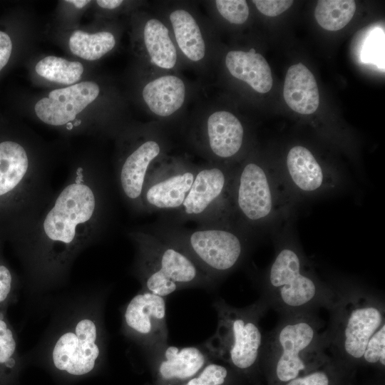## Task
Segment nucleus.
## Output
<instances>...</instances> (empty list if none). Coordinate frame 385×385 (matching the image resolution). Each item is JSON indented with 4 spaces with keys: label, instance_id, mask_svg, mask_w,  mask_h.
<instances>
[{
    "label": "nucleus",
    "instance_id": "f257e3e1",
    "mask_svg": "<svg viewBox=\"0 0 385 385\" xmlns=\"http://www.w3.org/2000/svg\"><path fill=\"white\" fill-rule=\"evenodd\" d=\"M107 175L78 163L34 222L13 242L36 302L68 283L81 253L103 237L111 212Z\"/></svg>",
    "mask_w": 385,
    "mask_h": 385
},
{
    "label": "nucleus",
    "instance_id": "f03ea898",
    "mask_svg": "<svg viewBox=\"0 0 385 385\" xmlns=\"http://www.w3.org/2000/svg\"><path fill=\"white\" fill-rule=\"evenodd\" d=\"M108 292L105 286L88 285L37 301L49 307L50 317L36 345L24 356L26 365L43 369L56 385H76L98 374L108 354L104 313Z\"/></svg>",
    "mask_w": 385,
    "mask_h": 385
},
{
    "label": "nucleus",
    "instance_id": "7ed1b4c3",
    "mask_svg": "<svg viewBox=\"0 0 385 385\" xmlns=\"http://www.w3.org/2000/svg\"><path fill=\"white\" fill-rule=\"evenodd\" d=\"M48 170L21 143L0 142V240L24 234L51 200Z\"/></svg>",
    "mask_w": 385,
    "mask_h": 385
},
{
    "label": "nucleus",
    "instance_id": "20e7f679",
    "mask_svg": "<svg viewBox=\"0 0 385 385\" xmlns=\"http://www.w3.org/2000/svg\"><path fill=\"white\" fill-rule=\"evenodd\" d=\"M149 230L182 250L215 282L240 266L252 238L234 223L192 229L162 219Z\"/></svg>",
    "mask_w": 385,
    "mask_h": 385
},
{
    "label": "nucleus",
    "instance_id": "39448f33",
    "mask_svg": "<svg viewBox=\"0 0 385 385\" xmlns=\"http://www.w3.org/2000/svg\"><path fill=\"white\" fill-rule=\"evenodd\" d=\"M232 206L233 223L252 237L278 226L294 207L277 173L253 160L235 168Z\"/></svg>",
    "mask_w": 385,
    "mask_h": 385
},
{
    "label": "nucleus",
    "instance_id": "423d86ee",
    "mask_svg": "<svg viewBox=\"0 0 385 385\" xmlns=\"http://www.w3.org/2000/svg\"><path fill=\"white\" fill-rule=\"evenodd\" d=\"M135 247L132 273L141 289L166 297L178 290L215 282L182 250L149 230L128 232Z\"/></svg>",
    "mask_w": 385,
    "mask_h": 385
},
{
    "label": "nucleus",
    "instance_id": "0eeeda50",
    "mask_svg": "<svg viewBox=\"0 0 385 385\" xmlns=\"http://www.w3.org/2000/svg\"><path fill=\"white\" fill-rule=\"evenodd\" d=\"M279 232L274 259L264 277V288L280 308L297 312L319 299L322 285L309 270L289 227Z\"/></svg>",
    "mask_w": 385,
    "mask_h": 385
},
{
    "label": "nucleus",
    "instance_id": "6e6552de",
    "mask_svg": "<svg viewBox=\"0 0 385 385\" xmlns=\"http://www.w3.org/2000/svg\"><path fill=\"white\" fill-rule=\"evenodd\" d=\"M214 307L217 313V327L203 346L212 359L227 361L240 370L250 369L262 354L265 341L259 325L262 304L239 309L219 299Z\"/></svg>",
    "mask_w": 385,
    "mask_h": 385
},
{
    "label": "nucleus",
    "instance_id": "1a4fd4ad",
    "mask_svg": "<svg viewBox=\"0 0 385 385\" xmlns=\"http://www.w3.org/2000/svg\"><path fill=\"white\" fill-rule=\"evenodd\" d=\"M235 168L210 163L198 166L190 190L181 207L163 219L182 225L233 223L232 189Z\"/></svg>",
    "mask_w": 385,
    "mask_h": 385
},
{
    "label": "nucleus",
    "instance_id": "9d476101",
    "mask_svg": "<svg viewBox=\"0 0 385 385\" xmlns=\"http://www.w3.org/2000/svg\"><path fill=\"white\" fill-rule=\"evenodd\" d=\"M319 335L314 322L302 315L284 321L264 342L262 354H274L275 372L280 381L299 377L308 357L322 354Z\"/></svg>",
    "mask_w": 385,
    "mask_h": 385
},
{
    "label": "nucleus",
    "instance_id": "9b49d317",
    "mask_svg": "<svg viewBox=\"0 0 385 385\" xmlns=\"http://www.w3.org/2000/svg\"><path fill=\"white\" fill-rule=\"evenodd\" d=\"M277 173L294 206L304 200L335 194L346 183L344 174L323 166L312 152L303 145L291 148L283 170Z\"/></svg>",
    "mask_w": 385,
    "mask_h": 385
},
{
    "label": "nucleus",
    "instance_id": "f8f14e48",
    "mask_svg": "<svg viewBox=\"0 0 385 385\" xmlns=\"http://www.w3.org/2000/svg\"><path fill=\"white\" fill-rule=\"evenodd\" d=\"M122 334L149 358L168 345L165 298L140 289L120 308Z\"/></svg>",
    "mask_w": 385,
    "mask_h": 385
},
{
    "label": "nucleus",
    "instance_id": "ddd939ff",
    "mask_svg": "<svg viewBox=\"0 0 385 385\" xmlns=\"http://www.w3.org/2000/svg\"><path fill=\"white\" fill-rule=\"evenodd\" d=\"M198 166L180 158L157 160L150 168L141 195L143 212H175L183 205Z\"/></svg>",
    "mask_w": 385,
    "mask_h": 385
},
{
    "label": "nucleus",
    "instance_id": "4468645a",
    "mask_svg": "<svg viewBox=\"0 0 385 385\" xmlns=\"http://www.w3.org/2000/svg\"><path fill=\"white\" fill-rule=\"evenodd\" d=\"M123 155L115 168V183L128 207L143 213L141 195L147 174L153 165L163 158L165 144L156 133H145Z\"/></svg>",
    "mask_w": 385,
    "mask_h": 385
},
{
    "label": "nucleus",
    "instance_id": "2eb2a0df",
    "mask_svg": "<svg viewBox=\"0 0 385 385\" xmlns=\"http://www.w3.org/2000/svg\"><path fill=\"white\" fill-rule=\"evenodd\" d=\"M343 312L339 327V349L351 359H363L369 340L384 324L382 307L376 302L361 299L351 301Z\"/></svg>",
    "mask_w": 385,
    "mask_h": 385
},
{
    "label": "nucleus",
    "instance_id": "dca6fc26",
    "mask_svg": "<svg viewBox=\"0 0 385 385\" xmlns=\"http://www.w3.org/2000/svg\"><path fill=\"white\" fill-rule=\"evenodd\" d=\"M245 128L232 113L217 111L211 113L202 126L200 148L211 163L228 165L240 153L245 141Z\"/></svg>",
    "mask_w": 385,
    "mask_h": 385
},
{
    "label": "nucleus",
    "instance_id": "f3484780",
    "mask_svg": "<svg viewBox=\"0 0 385 385\" xmlns=\"http://www.w3.org/2000/svg\"><path fill=\"white\" fill-rule=\"evenodd\" d=\"M99 86L92 81H83L68 87L51 91L48 98L39 100L35 106L37 117L46 124L63 126L73 123L76 115L95 101Z\"/></svg>",
    "mask_w": 385,
    "mask_h": 385
},
{
    "label": "nucleus",
    "instance_id": "a211bd4d",
    "mask_svg": "<svg viewBox=\"0 0 385 385\" xmlns=\"http://www.w3.org/2000/svg\"><path fill=\"white\" fill-rule=\"evenodd\" d=\"M150 359L155 364L157 379L161 385H182L212 358L203 344L189 346L168 344Z\"/></svg>",
    "mask_w": 385,
    "mask_h": 385
},
{
    "label": "nucleus",
    "instance_id": "6ab92c4d",
    "mask_svg": "<svg viewBox=\"0 0 385 385\" xmlns=\"http://www.w3.org/2000/svg\"><path fill=\"white\" fill-rule=\"evenodd\" d=\"M283 96L294 111L309 115L314 113L319 104V93L312 73L302 63L291 66L286 74Z\"/></svg>",
    "mask_w": 385,
    "mask_h": 385
},
{
    "label": "nucleus",
    "instance_id": "aec40b11",
    "mask_svg": "<svg viewBox=\"0 0 385 385\" xmlns=\"http://www.w3.org/2000/svg\"><path fill=\"white\" fill-rule=\"evenodd\" d=\"M225 65L230 73L247 83L260 93L269 92L273 83L272 71L265 58L255 52L230 51L225 57Z\"/></svg>",
    "mask_w": 385,
    "mask_h": 385
},
{
    "label": "nucleus",
    "instance_id": "412c9836",
    "mask_svg": "<svg viewBox=\"0 0 385 385\" xmlns=\"http://www.w3.org/2000/svg\"><path fill=\"white\" fill-rule=\"evenodd\" d=\"M143 98L150 111L157 116L168 117L183 105L186 88L183 81L173 75L163 76L145 84Z\"/></svg>",
    "mask_w": 385,
    "mask_h": 385
},
{
    "label": "nucleus",
    "instance_id": "4be33fe9",
    "mask_svg": "<svg viewBox=\"0 0 385 385\" xmlns=\"http://www.w3.org/2000/svg\"><path fill=\"white\" fill-rule=\"evenodd\" d=\"M170 21L177 44L182 53L192 61H199L205 55V43L199 25L193 16L182 9L170 14Z\"/></svg>",
    "mask_w": 385,
    "mask_h": 385
},
{
    "label": "nucleus",
    "instance_id": "5701e85b",
    "mask_svg": "<svg viewBox=\"0 0 385 385\" xmlns=\"http://www.w3.org/2000/svg\"><path fill=\"white\" fill-rule=\"evenodd\" d=\"M143 40L151 63L163 69L173 68L177 51L167 26L159 19H150L143 29Z\"/></svg>",
    "mask_w": 385,
    "mask_h": 385
},
{
    "label": "nucleus",
    "instance_id": "b1692460",
    "mask_svg": "<svg viewBox=\"0 0 385 385\" xmlns=\"http://www.w3.org/2000/svg\"><path fill=\"white\" fill-rule=\"evenodd\" d=\"M115 45L114 36L108 31L88 34L75 31L69 38V48L76 56L88 61L99 59Z\"/></svg>",
    "mask_w": 385,
    "mask_h": 385
},
{
    "label": "nucleus",
    "instance_id": "393cba45",
    "mask_svg": "<svg viewBox=\"0 0 385 385\" xmlns=\"http://www.w3.org/2000/svg\"><path fill=\"white\" fill-rule=\"evenodd\" d=\"M356 11L352 0H320L314 10V16L323 29L336 31L343 29L351 20Z\"/></svg>",
    "mask_w": 385,
    "mask_h": 385
},
{
    "label": "nucleus",
    "instance_id": "a878e982",
    "mask_svg": "<svg viewBox=\"0 0 385 385\" xmlns=\"http://www.w3.org/2000/svg\"><path fill=\"white\" fill-rule=\"evenodd\" d=\"M36 73L41 77L61 84L77 82L83 72V65L78 61L49 56L39 61L36 66Z\"/></svg>",
    "mask_w": 385,
    "mask_h": 385
},
{
    "label": "nucleus",
    "instance_id": "bb28decb",
    "mask_svg": "<svg viewBox=\"0 0 385 385\" xmlns=\"http://www.w3.org/2000/svg\"><path fill=\"white\" fill-rule=\"evenodd\" d=\"M227 376L228 370L225 366L210 361L182 385H223Z\"/></svg>",
    "mask_w": 385,
    "mask_h": 385
},
{
    "label": "nucleus",
    "instance_id": "cd10ccee",
    "mask_svg": "<svg viewBox=\"0 0 385 385\" xmlns=\"http://www.w3.org/2000/svg\"><path fill=\"white\" fill-rule=\"evenodd\" d=\"M361 58L365 63L384 68V37L382 31H373L364 45Z\"/></svg>",
    "mask_w": 385,
    "mask_h": 385
},
{
    "label": "nucleus",
    "instance_id": "c85d7f7f",
    "mask_svg": "<svg viewBox=\"0 0 385 385\" xmlns=\"http://www.w3.org/2000/svg\"><path fill=\"white\" fill-rule=\"evenodd\" d=\"M215 6L220 14L231 24H242L250 14L248 5L244 0H217Z\"/></svg>",
    "mask_w": 385,
    "mask_h": 385
},
{
    "label": "nucleus",
    "instance_id": "c756f323",
    "mask_svg": "<svg viewBox=\"0 0 385 385\" xmlns=\"http://www.w3.org/2000/svg\"><path fill=\"white\" fill-rule=\"evenodd\" d=\"M364 360L369 364L385 365V324L374 334L365 349Z\"/></svg>",
    "mask_w": 385,
    "mask_h": 385
},
{
    "label": "nucleus",
    "instance_id": "7c9ffc66",
    "mask_svg": "<svg viewBox=\"0 0 385 385\" xmlns=\"http://www.w3.org/2000/svg\"><path fill=\"white\" fill-rule=\"evenodd\" d=\"M14 287L15 277L14 273L9 266L0 259V304L9 299L14 290Z\"/></svg>",
    "mask_w": 385,
    "mask_h": 385
},
{
    "label": "nucleus",
    "instance_id": "2f4dec72",
    "mask_svg": "<svg viewBox=\"0 0 385 385\" xmlns=\"http://www.w3.org/2000/svg\"><path fill=\"white\" fill-rule=\"evenodd\" d=\"M252 2L262 14L276 16L287 10L293 1L287 0H254Z\"/></svg>",
    "mask_w": 385,
    "mask_h": 385
},
{
    "label": "nucleus",
    "instance_id": "473e14b6",
    "mask_svg": "<svg viewBox=\"0 0 385 385\" xmlns=\"http://www.w3.org/2000/svg\"><path fill=\"white\" fill-rule=\"evenodd\" d=\"M286 385H329V379L325 372L317 371L291 380Z\"/></svg>",
    "mask_w": 385,
    "mask_h": 385
},
{
    "label": "nucleus",
    "instance_id": "72a5a7b5",
    "mask_svg": "<svg viewBox=\"0 0 385 385\" xmlns=\"http://www.w3.org/2000/svg\"><path fill=\"white\" fill-rule=\"evenodd\" d=\"M11 50L12 43L9 36L0 31V71L8 63Z\"/></svg>",
    "mask_w": 385,
    "mask_h": 385
},
{
    "label": "nucleus",
    "instance_id": "f704fd0d",
    "mask_svg": "<svg viewBox=\"0 0 385 385\" xmlns=\"http://www.w3.org/2000/svg\"><path fill=\"white\" fill-rule=\"evenodd\" d=\"M96 3L103 9H113L121 5L122 0H98Z\"/></svg>",
    "mask_w": 385,
    "mask_h": 385
},
{
    "label": "nucleus",
    "instance_id": "c9c22d12",
    "mask_svg": "<svg viewBox=\"0 0 385 385\" xmlns=\"http://www.w3.org/2000/svg\"><path fill=\"white\" fill-rule=\"evenodd\" d=\"M66 1L71 3L78 9L83 8V6H85L86 4H88L90 2V1L88 0H70V1Z\"/></svg>",
    "mask_w": 385,
    "mask_h": 385
}]
</instances>
